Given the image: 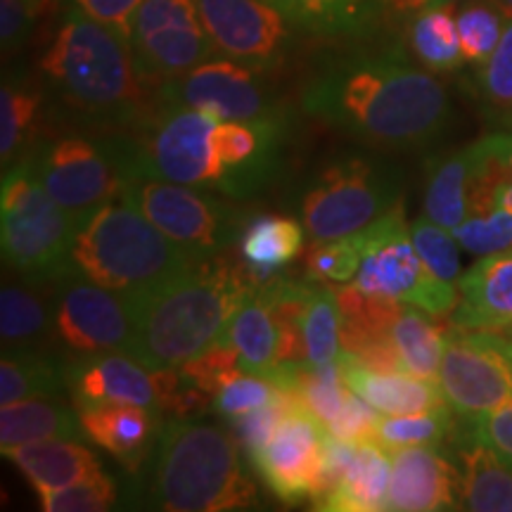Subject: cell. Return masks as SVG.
<instances>
[{
	"instance_id": "cell-1",
	"label": "cell",
	"mask_w": 512,
	"mask_h": 512,
	"mask_svg": "<svg viewBox=\"0 0 512 512\" xmlns=\"http://www.w3.org/2000/svg\"><path fill=\"white\" fill-rule=\"evenodd\" d=\"M302 110L382 150H422L446 131L453 105L434 72L401 46L332 57L311 76Z\"/></svg>"
},
{
	"instance_id": "cell-2",
	"label": "cell",
	"mask_w": 512,
	"mask_h": 512,
	"mask_svg": "<svg viewBox=\"0 0 512 512\" xmlns=\"http://www.w3.org/2000/svg\"><path fill=\"white\" fill-rule=\"evenodd\" d=\"M256 285L245 264L221 254L195 261L155 292L131 299L136 337L128 356L152 370L178 368L219 342Z\"/></svg>"
},
{
	"instance_id": "cell-3",
	"label": "cell",
	"mask_w": 512,
	"mask_h": 512,
	"mask_svg": "<svg viewBox=\"0 0 512 512\" xmlns=\"http://www.w3.org/2000/svg\"><path fill=\"white\" fill-rule=\"evenodd\" d=\"M133 486L140 508L164 512H228L259 503L233 432L204 422L164 420Z\"/></svg>"
},
{
	"instance_id": "cell-4",
	"label": "cell",
	"mask_w": 512,
	"mask_h": 512,
	"mask_svg": "<svg viewBox=\"0 0 512 512\" xmlns=\"http://www.w3.org/2000/svg\"><path fill=\"white\" fill-rule=\"evenodd\" d=\"M41 72L60 105L83 119L133 128L147 117L131 41L74 5L57 24Z\"/></svg>"
},
{
	"instance_id": "cell-5",
	"label": "cell",
	"mask_w": 512,
	"mask_h": 512,
	"mask_svg": "<svg viewBox=\"0 0 512 512\" xmlns=\"http://www.w3.org/2000/svg\"><path fill=\"white\" fill-rule=\"evenodd\" d=\"M200 259L174 245L150 219L114 200L76 226L69 268L107 290L140 299L178 278Z\"/></svg>"
},
{
	"instance_id": "cell-6",
	"label": "cell",
	"mask_w": 512,
	"mask_h": 512,
	"mask_svg": "<svg viewBox=\"0 0 512 512\" xmlns=\"http://www.w3.org/2000/svg\"><path fill=\"white\" fill-rule=\"evenodd\" d=\"M72 216L53 200L31 157L5 169L0 183V247L19 278L55 280L69 268Z\"/></svg>"
},
{
	"instance_id": "cell-7",
	"label": "cell",
	"mask_w": 512,
	"mask_h": 512,
	"mask_svg": "<svg viewBox=\"0 0 512 512\" xmlns=\"http://www.w3.org/2000/svg\"><path fill=\"white\" fill-rule=\"evenodd\" d=\"M396 166L370 155H347L318 171L302 200V219L313 242L354 235L401 200Z\"/></svg>"
},
{
	"instance_id": "cell-8",
	"label": "cell",
	"mask_w": 512,
	"mask_h": 512,
	"mask_svg": "<svg viewBox=\"0 0 512 512\" xmlns=\"http://www.w3.org/2000/svg\"><path fill=\"white\" fill-rule=\"evenodd\" d=\"M223 197L192 185L136 178L126 185L121 200L155 223L166 238L192 259H209L238 242L249 223L247 214L233 202V197Z\"/></svg>"
},
{
	"instance_id": "cell-9",
	"label": "cell",
	"mask_w": 512,
	"mask_h": 512,
	"mask_svg": "<svg viewBox=\"0 0 512 512\" xmlns=\"http://www.w3.org/2000/svg\"><path fill=\"white\" fill-rule=\"evenodd\" d=\"M358 233L366 245V259L351 280L356 290L399 299L437 316L453 313L460 302L458 285L437 278L422 264L401 202Z\"/></svg>"
},
{
	"instance_id": "cell-10",
	"label": "cell",
	"mask_w": 512,
	"mask_h": 512,
	"mask_svg": "<svg viewBox=\"0 0 512 512\" xmlns=\"http://www.w3.org/2000/svg\"><path fill=\"white\" fill-rule=\"evenodd\" d=\"M31 162L41 183L76 226L105 204L121 200L128 185L119 136L48 140L31 155Z\"/></svg>"
},
{
	"instance_id": "cell-11",
	"label": "cell",
	"mask_w": 512,
	"mask_h": 512,
	"mask_svg": "<svg viewBox=\"0 0 512 512\" xmlns=\"http://www.w3.org/2000/svg\"><path fill=\"white\" fill-rule=\"evenodd\" d=\"M152 105L195 107L233 121H290V112L268 86L264 72L223 55L164 81L155 88Z\"/></svg>"
},
{
	"instance_id": "cell-12",
	"label": "cell",
	"mask_w": 512,
	"mask_h": 512,
	"mask_svg": "<svg viewBox=\"0 0 512 512\" xmlns=\"http://www.w3.org/2000/svg\"><path fill=\"white\" fill-rule=\"evenodd\" d=\"M128 41L140 79L152 91L216 55L195 0H143Z\"/></svg>"
},
{
	"instance_id": "cell-13",
	"label": "cell",
	"mask_w": 512,
	"mask_h": 512,
	"mask_svg": "<svg viewBox=\"0 0 512 512\" xmlns=\"http://www.w3.org/2000/svg\"><path fill=\"white\" fill-rule=\"evenodd\" d=\"M439 387L460 418H475L512 403V356L505 337L453 325L439 366Z\"/></svg>"
},
{
	"instance_id": "cell-14",
	"label": "cell",
	"mask_w": 512,
	"mask_h": 512,
	"mask_svg": "<svg viewBox=\"0 0 512 512\" xmlns=\"http://www.w3.org/2000/svg\"><path fill=\"white\" fill-rule=\"evenodd\" d=\"M216 55L256 72H275L290 60L299 31L266 0H195Z\"/></svg>"
},
{
	"instance_id": "cell-15",
	"label": "cell",
	"mask_w": 512,
	"mask_h": 512,
	"mask_svg": "<svg viewBox=\"0 0 512 512\" xmlns=\"http://www.w3.org/2000/svg\"><path fill=\"white\" fill-rule=\"evenodd\" d=\"M55 339L76 356L128 354L136 337V311L124 294L64 271L55 278Z\"/></svg>"
},
{
	"instance_id": "cell-16",
	"label": "cell",
	"mask_w": 512,
	"mask_h": 512,
	"mask_svg": "<svg viewBox=\"0 0 512 512\" xmlns=\"http://www.w3.org/2000/svg\"><path fill=\"white\" fill-rule=\"evenodd\" d=\"M64 370H67V394L76 411L126 403L166 415L171 396L181 384L176 368L152 370L119 351L79 356L67 363Z\"/></svg>"
},
{
	"instance_id": "cell-17",
	"label": "cell",
	"mask_w": 512,
	"mask_h": 512,
	"mask_svg": "<svg viewBox=\"0 0 512 512\" xmlns=\"http://www.w3.org/2000/svg\"><path fill=\"white\" fill-rule=\"evenodd\" d=\"M325 427L309 411L285 415L264 446L249 453L254 472L287 505L316 501L323 472Z\"/></svg>"
},
{
	"instance_id": "cell-18",
	"label": "cell",
	"mask_w": 512,
	"mask_h": 512,
	"mask_svg": "<svg viewBox=\"0 0 512 512\" xmlns=\"http://www.w3.org/2000/svg\"><path fill=\"white\" fill-rule=\"evenodd\" d=\"M287 136L290 121H216L209 133V150L221 195L233 200L259 195L278 174Z\"/></svg>"
},
{
	"instance_id": "cell-19",
	"label": "cell",
	"mask_w": 512,
	"mask_h": 512,
	"mask_svg": "<svg viewBox=\"0 0 512 512\" xmlns=\"http://www.w3.org/2000/svg\"><path fill=\"white\" fill-rule=\"evenodd\" d=\"M392 479L387 491V510L394 512H437L458 510L460 470L439 446H411L389 453Z\"/></svg>"
},
{
	"instance_id": "cell-20",
	"label": "cell",
	"mask_w": 512,
	"mask_h": 512,
	"mask_svg": "<svg viewBox=\"0 0 512 512\" xmlns=\"http://www.w3.org/2000/svg\"><path fill=\"white\" fill-rule=\"evenodd\" d=\"M460 302L451 323L460 330L505 332L512 328V249L482 256L458 280Z\"/></svg>"
},
{
	"instance_id": "cell-21",
	"label": "cell",
	"mask_w": 512,
	"mask_h": 512,
	"mask_svg": "<svg viewBox=\"0 0 512 512\" xmlns=\"http://www.w3.org/2000/svg\"><path fill=\"white\" fill-rule=\"evenodd\" d=\"M337 366L351 392L384 415L430 413L448 406L437 380L403 370H375L344 349L339 351Z\"/></svg>"
},
{
	"instance_id": "cell-22",
	"label": "cell",
	"mask_w": 512,
	"mask_h": 512,
	"mask_svg": "<svg viewBox=\"0 0 512 512\" xmlns=\"http://www.w3.org/2000/svg\"><path fill=\"white\" fill-rule=\"evenodd\" d=\"M79 418L86 439L110 453L133 475L150 458L164 425V415L143 406H126V403L86 408V411H79Z\"/></svg>"
},
{
	"instance_id": "cell-23",
	"label": "cell",
	"mask_w": 512,
	"mask_h": 512,
	"mask_svg": "<svg viewBox=\"0 0 512 512\" xmlns=\"http://www.w3.org/2000/svg\"><path fill=\"white\" fill-rule=\"evenodd\" d=\"M50 280L5 283L0 292V337L3 354L10 351H41L55 337L57 287Z\"/></svg>"
},
{
	"instance_id": "cell-24",
	"label": "cell",
	"mask_w": 512,
	"mask_h": 512,
	"mask_svg": "<svg viewBox=\"0 0 512 512\" xmlns=\"http://www.w3.org/2000/svg\"><path fill=\"white\" fill-rule=\"evenodd\" d=\"M3 456L22 470L34 489H57L105 475L100 458L81 439L34 441L5 448Z\"/></svg>"
},
{
	"instance_id": "cell-25",
	"label": "cell",
	"mask_w": 512,
	"mask_h": 512,
	"mask_svg": "<svg viewBox=\"0 0 512 512\" xmlns=\"http://www.w3.org/2000/svg\"><path fill=\"white\" fill-rule=\"evenodd\" d=\"M460 501L465 510L512 512V465L467 430L458 437Z\"/></svg>"
},
{
	"instance_id": "cell-26",
	"label": "cell",
	"mask_w": 512,
	"mask_h": 512,
	"mask_svg": "<svg viewBox=\"0 0 512 512\" xmlns=\"http://www.w3.org/2000/svg\"><path fill=\"white\" fill-rule=\"evenodd\" d=\"M299 31L323 38H366L373 34L387 0H266Z\"/></svg>"
},
{
	"instance_id": "cell-27",
	"label": "cell",
	"mask_w": 512,
	"mask_h": 512,
	"mask_svg": "<svg viewBox=\"0 0 512 512\" xmlns=\"http://www.w3.org/2000/svg\"><path fill=\"white\" fill-rule=\"evenodd\" d=\"M477 145L434 157L427 166L425 216L444 228H458L472 216V181H475Z\"/></svg>"
},
{
	"instance_id": "cell-28",
	"label": "cell",
	"mask_w": 512,
	"mask_h": 512,
	"mask_svg": "<svg viewBox=\"0 0 512 512\" xmlns=\"http://www.w3.org/2000/svg\"><path fill=\"white\" fill-rule=\"evenodd\" d=\"M392 479V456L375 441H361L358 453L342 482L316 501L313 508L325 512H377L387 510V491Z\"/></svg>"
},
{
	"instance_id": "cell-29",
	"label": "cell",
	"mask_w": 512,
	"mask_h": 512,
	"mask_svg": "<svg viewBox=\"0 0 512 512\" xmlns=\"http://www.w3.org/2000/svg\"><path fill=\"white\" fill-rule=\"evenodd\" d=\"M221 337L238 349L242 373L268 377L280 363V330L259 285L245 299Z\"/></svg>"
},
{
	"instance_id": "cell-30",
	"label": "cell",
	"mask_w": 512,
	"mask_h": 512,
	"mask_svg": "<svg viewBox=\"0 0 512 512\" xmlns=\"http://www.w3.org/2000/svg\"><path fill=\"white\" fill-rule=\"evenodd\" d=\"M444 318L403 302L392 325V342L403 373L439 382L441 358L453 330V323H446Z\"/></svg>"
},
{
	"instance_id": "cell-31",
	"label": "cell",
	"mask_w": 512,
	"mask_h": 512,
	"mask_svg": "<svg viewBox=\"0 0 512 512\" xmlns=\"http://www.w3.org/2000/svg\"><path fill=\"white\" fill-rule=\"evenodd\" d=\"M46 439H86L76 408L57 399H24L0 406V448Z\"/></svg>"
},
{
	"instance_id": "cell-32",
	"label": "cell",
	"mask_w": 512,
	"mask_h": 512,
	"mask_svg": "<svg viewBox=\"0 0 512 512\" xmlns=\"http://www.w3.org/2000/svg\"><path fill=\"white\" fill-rule=\"evenodd\" d=\"M238 245L252 278L266 283L302 252L304 228L287 216H256L242 230Z\"/></svg>"
},
{
	"instance_id": "cell-33",
	"label": "cell",
	"mask_w": 512,
	"mask_h": 512,
	"mask_svg": "<svg viewBox=\"0 0 512 512\" xmlns=\"http://www.w3.org/2000/svg\"><path fill=\"white\" fill-rule=\"evenodd\" d=\"M406 48L415 62L434 74L458 72L460 67H465L456 5H439L408 17Z\"/></svg>"
},
{
	"instance_id": "cell-34",
	"label": "cell",
	"mask_w": 512,
	"mask_h": 512,
	"mask_svg": "<svg viewBox=\"0 0 512 512\" xmlns=\"http://www.w3.org/2000/svg\"><path fill=\"white\" fill-rule=\"evenodd\" d=\"M342 309V349L361 356L375 344L392 342V325L403 302L380 294L356 290L354 285L337 290Z\"/></svg>"
},
{
	"instance_id": "cell-35",
	"label": "cell",
	"mask_w": 512,
	"mask_h": 512,
	"mask_svg": "<svg viewBox=\"0 0 512 512\" xmlns=\"http://www.w3.org/2000/svg\"><path fill=\"white\" fill-rule=\"evenodd\" d=\"M43 93L27 76L12 72L3 76L0 88V162L3 169L17 164L36 136Z\"/></svg>"
},
{
	"instance_id": "cell-36",
	"label": "cell",
	"mask_w": 512,
	"mask_h": 512,
	"mask_svg": "<svg viewBox=\"0 0 512 512\" xmlns=\"http://www.w3.org/2000/svg\"><path fill=\"white\" fill-rule=\"evenodd\" d=\"M67 389V370L46 351H10L0 363V406L24 399H57Z\"/></svg>"
},
{
	"instance_id": "cell-37",
	"label": "cell",
	"mask_w": 512,
	"mask_h": 512,
	"mask_svg": "<svg viewBox=\"0 0 512 512\" xmlns=\"http://www.w3.org/2000/svg\"><path fill=\"white\" fill-rule=\"evenodd\" d=\"M477 166L472 181V214L512 211V133H491L475 140Z\"/></svg>"
},
{
	"instance_id": "cell-38",
	"label": "cell",
	"mask_w": 512,
	"mask_h": 512,
	"mask_svg": "<svg viewBox=\"0 0 512 512\" xmlns=\"http://www.w3.org/2000/svg\"><path fill=\"white\" fill-rule=\"evenodd\" d=\"M508 17V10L498 0H463L456 5L460 48L467 67H482L494 55Z\"/></svg>"
},
{
	"instance_id": "cell-39",
	"label": "cell",
	"mask_w": 512,
	"mask_h": 512,
	"mask_svg": "<svg viewBox=\"0 0 512 512\" xmlns=\"http://www.w3.org/2000/svg\"><path fill=\"white\" fill-rule=\"evenodd\" d=\"M304 342L306 361L313 368H323L337 363L342 351V309H339L337 292L316 283L309 294L304 311Z\"/></svg>"
},
{
	"instance_id": "cell-40",
	"label": "cell",
	"mask_w": 512,
	"mask_h": 512,
	"mask_svg": "<svg viewBox=\"0 0 512 512\" xmlns=\"http://www.w3.org/2000/svg\"><path fill=\"white\" fill-rule=\"evenodd\" d=\"M453 430L451 406L430 413H406V415H384L377 422L373 439L384 451L394 453L399 448L411 446H441L448 432Z\"/></svg>"
},
{
	"instance_id": "cell-41",
	"label": "cell",
	"mask_w": 512,
	"mask_h": 512,
	"mask_svg": "<svg viewBox=\"0 0 512 512\" xmlns=\"http://www.w3.org/2000/svg\"><path fill=\"white\" fill-rule=\"evenodd\" d=\"M294 394L302 396L306 411L328 430L347 411V403L354 392L344 382L337 363L323 368H313L311 363H306Z\"/></svg>"
},
{
	"instance_id": "cell-42",
	"label": "cell",
	"mask_w": 512,
	"mask_h": 512,
	"mask_svg": "<svg viewBox=\"0 0 512 512\" xmlns=\"http://www.w3.org/2000/svg\"><path fill=\"white\" fill-rule=\"evenodd\" d=\"M366 259V245L361 233L347 238L316 242L306 256V280L313 283H351Z\"/></svg>"
},
{
	"instance_id": "cell-43",
	"label": "cell",
	"mask_w": 512,
	"mask_h": 512,
	"mask_svg": "<svg viewBox=\"0 0 512 512\" xmlns=\"http://www.w3.org/2000/svg\"><path fill=\"white\" fill-rule=\"evenodd\" d=\"M411 238L422 264L430 268L437 278L458 285L463 266H460V242L453 235V230L439 226L430 216H422V219L413 221Z\"/></svg>"
},
{
	"instance_id": "cell-44",
	"label": "cell",
	"mask_w": 512,
	"mask_h": 512,
	"mask_svg": "<svg viewBox=\"0 0 512 512\" xmlns=\"http://www.w3.org/2000/svg\"><path fill=\"white\" fill-rule=\"evenodd\" d=\"M36 491L46 512H105L117 508L119 501L117 482L107 472L88 482Z\"/></svg>"
},
{
	"instance_id": "cell-45",
	"label": "cell",
	"mask_w": 512,
	"mask_h": 512,
	"mask_svg": "<svg viewBox=\"0 0 512 512\" xmlns=\"http://www.w3.org/2000/svg\"><path fill=\"white\" fill-rule=\"evenodd\" d=\"M479 98L489 110L512 119V15L494 55L475 69Z\"/></svg>"
},
{
	"instance_id": "cell-46",
	"label": "cell",
	"mask_w": 512,
	"mask_h": 512,
	"mask_svg": "<svg viewBox=\"0 0 512 512\" xmlns=\"http://www.w3.org/2000/svg\"><path fill=\"white\" fill-rule=\"evenodd\" d=\"M178 373H181L183 380L190 382L192 387L214 396L228 380L242 375L240 354L226 337H221L219 342L211 344V347L204 349L202 354L181 363V366H178Z\"/></svg>"
},
{
	"instance_id": "cell-47",
	"label": "cell",
	"mask_w": 512,
	"mask_h": 512,
	"mask_svg": "<svg viewBox=\"0 0 512 512\" xmlns=\"http://www.w3.org/2000/svg\"><path fill=\"white\" fill-rule=\"evenodd\" d=\"M460 247L475 256L501 254L512 249V211L491 209L484 214H472L453 228Z\"/></svg>"
},
{
	"instance_id": "cell-48",
	"label": "cell",
	"mask_w": 512,
	"mask_h": 512,
	"mask_svg": "<svg viewBox=\"0 0 512 512\" xmlns=\"http://www.w3.org/2000/svg\"><path fill=\"white\" fill-rule=\"evenodd\" d=\"M275 394H278V387L271 380L242 373L223 384L219 392L214 394V399H211L209 408L230 420L249 411H256V408L268 406L275 399Z\"/></svg>"
},
{
	"instance_id": "cell-49",
	"label": "cell",
	"mask_w": 512,
	"mask_h": 512,
	"mask_svg": "<svg viewBox=\"0 0 512 512\" xmlns=\"http://www.w3.org/2000/svg\"><path fill=\"white\" fill-rule=\"evenodd\" d=\"M36 12L34 0H0V46L5 60L27 46Z\"/></svg>"
},
{
	"instance_id": "cell-50",
	"label": "cell",
	"mask_w": 512,
	"mask_h": 512,
	"mask_svg": "<svg viewBox=\"0 0 512 512\" xmlns=\"http://www.w3.org/2000/svg\"><path fill=\"white\" fill-rule=\"evenodd\" d=\"M465 430L489 444L498 456H503L512 465V403L496 408V411L465 418Z\"/></svg>"
},
{
	"instance_id": "cell-51",
	"label": "cell",
	"mask_w": 512,
	"mask_h": 512,
	"mask_svg": "<svg viewBox=\"0 0 512 512\" xmlns=\"http://www.w3.org/2000/svg\"><path fill=\"white\" fill-rule=\"evenodd\" d=\"M140 3L143 0H69V5H74L83 15L98 19V22L107 24V27L121 31L126 38L131 36V24Z\"/></svg>"
},
{
	"instance_id": "cell-52",
	"label": "cell",
	"mask_w": 512,
	"mask_h": 512,
	"mask_svg": "<svg viewBox=\"0 0 512 512\" xmlns=\"http://www.w3.org/2000/svg\"><path fill=\"white\" fill-rule=\"evenodd\" d=\"M463 0H387V5L403 17H411L415 12L427 8H439V5H458Z\"/></svg>"
},
{
	"instance_id": "cell-53",
	"label": "cell",
	"mask_w": 512,
	"mask_h": 512,
	"mask_svg": "<svg viewBox=\"0 0 512 512\" xmlns=\"http://www.w3.org/2000/svg\"><path fill=\"white\" fill-rule=\"evenodd\" d=\"M498 3H501L503 8L508 10V15H512V0H498Z\"/></svg>"
},
{
	"instance_id": "cell-54",
	"label": "cell",
	"mask_w": 512,
	"mask_h": 512,
	"mask_svg": "<svg viewBox=\"0 0 512 512\" xmlns=\"http://www.w3.org/2000/svg\"><path fill=\"white\" fill-rule=\"evenodd\" d=\"M505 347H508V351H510V356H512V339H508V337H505Z\"/></svg>"
},
{
	"instance_id": "cell-55",
	"label": "cell",
	"mask_w": 512,
	"mask_h": 512,
	"mask_svg": "<svg viewBox=\"0 0 512 512\" xmlns=\"http://www.w3.org/2000/svg\"><path fill=\"white\" fill-rule=\"evenodd\" d=\"M503 337H508V339H512V328L510 330H505V335Z\"/></svg>"
},
{
	"instance_id": "cell-56",
	"label": "cell",
	"mask_w": 512,
	"mask_h": 512,
	"mask_svg": "<svg viewBox=\"0 0 512 512\" xmlns=\"http://www.w3.org/2000/svg\"><path fill=\"white\" fill-rule=\"evenodd\" d=\"M34 3L38 5V8H41V5H43V3H46V0H34Z\"/></svg>"
}]
</instances>
